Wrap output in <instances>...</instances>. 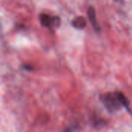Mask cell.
Wrapping results in <instances>:
<instances>
[{"label":"cell","mask_w":132,"mask_h":132,"mask_svg":"<svg viewBox=\"0 0 132 132\" xmlns=\"http://www.w3.org/2000/svg\"><path fill=\"white\" fill-rule=\"evenodd\" d=\"M101 100L105 106L106 109L111 113L117 111L122 106V104L118 94V91L114 93L105 94L101 97Z\"/></svg>","instance_id":"cell-1"},{"label":"cell","mask_w":132,"mask_h":132,"mask_svg":"<svg viewBox=\"0 0 132 132\" xmlns=\"http://www.w3.org/2000/svg\"><path fill=\"white\" fill-rule=\"evenodd\" d=\"M39 22L43 27L50 29L59 27L61 23L59 16H52L46 13H41L39 15Z\"/></svg>","instance_id":"cell-2"},{"label":"cell","mask_w":132,"mask_h":132,"mask_svg":"<svg viewBox=\"0 0 132 132\" xmlns=\"http://www.w3.org/2000/svg\"><path fill=\"white\" fill-rule=\"evenodd\" d=\"M87 15H88V19H89L92 26L94 27V29L97 32H99L101 30V28H100V26H99V24L97 22V14H96L95 9L93 6H90L87 9Z\"/></svg>","instance_id":"cell-3"},{"label":"cell","mask_w":132,"mask_h":132,"mask_svg":"<svg viewBox=\"0 0 132 132\" xmlns=\"http://www.w3.org/2000/svg\"><path fill=\"white\" fill-rule=\"evenodd\" d=\"M72 26L77 29H84L87 26V21L84 16H77L72 21Z\"/></svg>","instance_id":"cell-4"},{"label":"cell","mask_w":132,"mask_h":132,"mask_svg":"<svg viewBox=\"0 0 132 132\" xmlns=\"http://www.w3.org/2000/svg\"><path fill=\"white\" fill-rule=\"evenodd\" d=\"M24 69H28L29 70H32V67L31 66H28V65H25L24 66Z\"/></svg>","instance_id":"cell-5"}]
</instances>
